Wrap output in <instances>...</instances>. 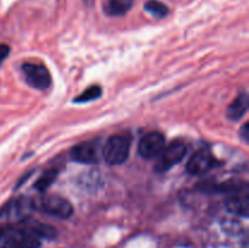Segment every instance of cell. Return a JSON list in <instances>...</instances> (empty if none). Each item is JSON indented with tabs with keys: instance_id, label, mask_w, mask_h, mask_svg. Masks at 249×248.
Instances as JSON below:
<instances>
[{
	"instance_id": "277c9868",
	"label": "cell",
	"mask_w": 249,
	"mask_h": 248,
	"mask_svg": "<svg viewBox=\"0 0 249 248\" xmlns=\"http://www.w3.org/2000/svg\"><path fill=\"white\" fill-rule=\"evenodd\" d=\"M187 153V147L182 141H173L170 145L165 146L158 156L155 170L157 173H167L175 165L179 164Z\"/></svg>"
},
{
	"instance_id": "2e32d148",
	"label": "cell",
	"mask_w": 249,
	"mask_h": 248,
	"mask_svg": "<svg viewBox=\"0 0 249 248\" xmlns=\"http://www.w3.org/2000/svg\"><path fill=\"white\" fill-rule=\"evenodd\" d=\"M240 134L241 136H242L243 140H245V142H249V124L248 123H245V125H243L242 129H241Z\"/></svg>"
},
{
	"instance_id": "30bf717a",
	"label": "cell",
	"mask_w": 249,
	"mask_h": 248,
	"mask_svg": "<svg viewBox=\"0 0 249 248\" xmlns=\"http://www.w3.org/2000/svg\"><path fill=\"white\" fill-rule=\"evenodd\" d=\"M249 106V97L248 94L246 91L241 92L230 105H229L228 109H226V114H228V118L231 121L236 122L240 121L248 111Z\"/></svg>"
},
{
	"instance_id": "52a82bcc",
	"label": "cell",
	"mask_w": 249,
	"mask_h": 248,
	"mask_svg": "<svg viewBox=\"0 0 249 248\" xmlns=\"http://www.w3.org/2000/svg\"><path fill=\"white\" fill-rule=\"evenodd\" d=\"M165 147V138L160 131H151L140 140L138 152L145 159H152L160 156Z\"/></svg>"
},
{
	"instance_id": "5bb4252c",
	"label": "cell",
	"mask_w": 249,
	"mask_h": 248,
	"mask_svg": "<svg viewBox=\"0 0 249 248\" xmlns=\"http://www.w3.org/2000/svg\"><path fill=\"white\" fill-rule=\"evenodd\" d=\"M145 10L157 18H164L169 14V9L167 5L158 0H148L145 4Z\"/></svg>"
},
{
	"instance_id": "ba28073f",
	"label": "cell",
	"mask_w": 249,
	"mask_h": 248,
	"mask_svg": "<svg viewBox=\"0 0 249 248\" xmlns=\"http://www.w3.org/2000/svg\"><path fill=\"white\" fill-rule=\"evenodd\" d=\"M70 158L80 164H96L99 162V147L95 141H85L71 150Z\"/></svg>"
},
{
	"instance_id": "8fae6325",
	"label": "cell",
	"mask_w": 249,
	"mask_h": 248,
	"mask_svg": "<svg viewBox=\"0 0 249 248\" xmlns=\"http://www.w3.org/2000/svg\"><path fill=\"white\" fill-rule=\"evenodd\" d=\"M133 6V0H107L102 6L105 15L118 17L125 15Z\"/></svg>"
},
{
	"instance_id": "9a60e30c",
	"label": "cell",
	"mask_w": 249,
	"mask_h": 248,
	"mask_svg": "<svg viewBox=\"0 0 249 248\" xmlns=\"http://www.w3.org/2000/svg\"><path fill=\"white\" fill-rule=\"evenodd\" d=\"M10 53V46L6 44H0V65L7 58Z\"/></svg>"
},
{
	"instance_id": "7a4b0ae2",
	"label": "cell",
	"mask_w": 249,
	"mask_h": 248,
	"mask_svg": "<svg viewBox=\"0 0 249 248\" xmlns=\"http://www.w3.org/2000/svg\"><path fill=\"white\" fill-rule=\"evenodd\" d=\"M131 138L126 134H117L107 139L102 147V157L111 165H119L126 162L130 155Z\"/></svg>"
},
{
	"instance_id": "9c48e42d",
	"label": "cell",
	"mask_w": 249,
	"mask_h": 248,
	"mask_svg": "<svg viewBox=\"0 0 249 248\" xmlns=\"http://www.w3.org/2000/svg\"><path fill=\"white\" fill-rule=\"evenodd\" d=\"M226 211L230 213L236 214V215L248 218L249 215V197L248 190L247 191L235 194L225 201Z\"/></svg>"
},
{
	"instance_id": "3957f363",
	"label": "cell",
	"mask_w": 249,
	"mask_h": 248,
	"mask_svg": "<svg viewBox=\"0 0 249 248\" xmlns=\"http://www.w3.org/2000/svg\"><path fill=\"white\" fill-rule=\"evenodd\" d=\"M31 206L32 209L58 219H68L73 215L72 204L58 195H45L36 199H31Z\"/></svg>"
},
{
	"instance_id": "8992f818",
	"label": "cell",
	"mask_w": 249,
	"mask_h": 248,
	"mask_svg": "<svg viewBox=\"0 0 249 248\" xmlns=\"http://www.w3.org/2000/svg\"><path fill=\"white\" fill-rule=\"evenodd\" d=\"M218 165L219 162L214 158L211 151L207 148H199L189 159L186 170L191 175H203Z\"/></svg>"
},
{
	"instance_id": "6da1fadb",
	"label": "cell",
	"mask_w": 249,
	"mask_h": 248,
	"mask_svg": "<svg viewBox=\"0 0 249 248\" xmlns=\"http://www.w3.org/2000/svg\"><path fill=\"white\" fill-rule=\"evenodd\" d=\"M41 241L18 225L17 221L0 225V248H40Z\"/></svg>"
},
{
	"instance_id": "4fadbf2b",
	"label": "cell",
	"mask_w": 249,
	"mask_h": 248,
	"mask_svg": "<svg viewBox=\"0 0 249 248\" xmlns=\"http://www.w3.org/2000/svg\"><path fill=\"white\" fill-rule=\"evenodd\" d=\"M101 95L102 88L99 87V85H91V87L85 89L83 92H80V94L73 100V102H75V104H87V102L97 100L99 97H101Z\"/></svg>"
},
{
	"instance_id": "5b68a950",
	"label": "cell",
	"mask_w": 249,
	"mask_h": 248,
	"mask_svg": "<svg viewBox=\"0 0 249 248\" xmlns=\"http://www.w3.org/2000/svg\"><path fill=\"white\" fill-rule=\"evenodd\" d=\"M22 72L24 74V79L28 83L29 87L36 90H45L53 83L50 72L48 68L43 65H36V63H23L22 65Z\"/></svg>"
},
{
	"instance_id": "7c38bea8",
	"label": "cell",
	"mask_w": 249,
	"mask_h": 248,
	"mask_svg": "<svg viewBox=\"0 0 249 248\" xmlns=\"http://www.w3.org/2000/svg\"><path fill=\"white\" fill-rule=\"evenodd\" d=\"M58 173H60V170H58L57 168H50V169L45 170V172L39 177V179L36 181L34 187H36L39 192H45L46 190L55 182V180L57 179Z\"/></svg>"
},
{
	"instance_id": "e0dca14e",
	"label": "cell",
	"mask_w": 249,
	"mask_h": 248,
	"mask_svg": "<svg viewBox=\"0 0 249 248\" xmlns=\"http://www.w3.org/2000/svg\"><path fill=\"white\" fill-rule=\"evenodd\" d=\"M83 1H84L88 6H91L92 2H94V0H83Z\"/></svg>"
}]
</instances>
